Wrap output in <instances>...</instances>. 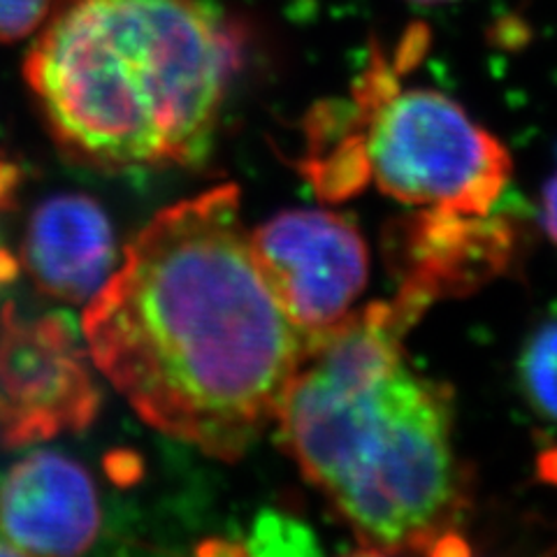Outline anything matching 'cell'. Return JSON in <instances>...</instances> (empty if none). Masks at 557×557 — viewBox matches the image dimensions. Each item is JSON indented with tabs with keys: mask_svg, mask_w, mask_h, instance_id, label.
<instances>
[{
	"mask_svg": "<svg viewBox=\"0 0 557 557\" xmlns=\"http://www.w3.org/2000/svg\"><path fill=\"white\" fill-rule=\"evenodd\" d=\"M242 47V30L205 0H67L28 51L24 77L75 161L194 165Z\"/></svg>",
	"mask_w": 557,
	"mask_h": 557,
	"instance_id": "obj_3",
	"label": "cell"
},
{
	"mask_svg": "<svg viewBox=\"0 0 557 557\" xmlns=\"http://www.w3.org/2000/svg\"><path fill=\"white\" fill-rule=\"evenodd\" d=\"M513 233L499 216L421 207L393 231V260L403 276L399 295L423 311L495 278L509 263Z\"/></svg>",
	"mask_w": 557,
	"mask_h": 557,
	"instance_id": "obj_7",
	"label": "cell"
},
{
	"mask_svg": "<svg viewBox=\"0 0 557 557\" xmlns=\"http://www.w3.org/2000/svg\"><path fill=\"white\" fill-rule=\"evenodd\" d=\"M54 0H0V42L22 40L38 28Z\"/></svg>",
	"mask_w": 557,
	"mask_h": 557,
	"instance_id": "obj_12",
	"label": "cell"
},
{
	"mask_svg": "<svg viewBox=\"0 0 557 557\" xmlns=\"http://www.w3.org/2000/svg\"><path fill=\"white\" fill-rule=\"evenodd\" d=\"M100 525L86 469L54 450H38L0 483V532L20 555H77Z\"/></svg>",
	"mask_w": 557,
	"mask_h": 557,
	"instance_id": "obj_8",
	"label": "cell"
},
{
	"mask_svg": "<svg viewBox=\"0 0 557 557\" xmlns=\"http://www.w3.org/2000/svg\"><path fill=\"white\" fill-rule=\"evenodd\" d=\"M539 474L544 481L557 485V448L546 450L542 458H539Z\"/></svg>",
	"mask_w": 557,
	"mask_h": 557,
	"instance_id": "obj_17",
	"label": "cell"
},
{
	"mask_svg": "<svg viewBox=\"0 0 557 557\" xmlns=\"http://www.w3.org/2000/svg\"><path fill=\"white\" fill-rule=\"evenodd\" d=\"M247 553L253 555H311L317 553L313 534L298 520L265 511L258 516Z\"/></svg>",
	"mask_w": 557,
	"mask_h": 557,
	"instance_id": "obj_11",
	"label": "cell"
},
{
	"mask_svg": "<svg viewBox=\"0 0 557 557\" xmlns=\"http://www.w3.org/2000/svg\"><path fill=\"white\" fill-rule=\"evenodd\" d=\"M100 393L65 313L24 321L14 305L0 319V442L28 446L86 430Z\"/></svg>",
	"mask_w": 557,
	"mask_h": 557,
	"instance_id": "obj_6",
	"label": "cell"
},
{
	"mask_svg": "<svg viewBox=\"0 0 557 557\" xmlns=\"http://www.w3.org/2000/svg\"><path fill=\"white\" fill-rule=\"evenodd\" d=\"M520 376L536 411L557 423V323L544 325L528 342L520 360Z\"/></svg>",
	"mask_w": 557,
	"mask_h": 557,
	"instance_id": "obj_10",
	"label": "cell"
},
{
	"mask_svg": "<svg viewBox=\"0 0 557 557\" xmlns=\"http://www.w3.org/2000/svg\"><path fill=\"white\" fill-rule=\"evenodd\" d=\"M244 553H247V546L231 544V542H221V539H207L205 544L198 546V555H205V557H216V555H244Z\"/></svg>",
	"mask_w": 557,
	"mask_h": 557,
	"instance_id": "obj_16",
	"label": "cell"
},
{
	"mask_svg": "<svg viewBox=\"0 0 557 557\" xmlns=\"http://www.w3.org/2000/svg\"><path fill=\"white\" fill-rule=\"evenodd\" d=\"M409 3H416V5H444V3H453V0H409Z\"/></svg>",
	"mask_w": 557,
	"mask_h": 557,
	"instance_id": "obj_19",
	"label": "cell"
},
{
	"mask_svg": "<svg viewBox=\"0 0 557 557\" xmlns=\"http://www.w3.org/2000/svg\"><path fill=\"white\" fill-rule=\"evenodd\" d=\"M249 242L274 298L307 342L342 323L368 284V244L346 216L288 209Z\"/></svg>",
	"mask_w": 557,
	"mask_h": 557,
	"instance_id": "obj_5",
	"label": "cell"
},
{
	"mask_svg": "<svg viewBox=\"0 0 557 557\" xmlns=\"http://www.w3.org/2000/svg\"><path fill=\"white\" fill-rule=\"evenodd\" d=\"M104 472H108L112 483L126 487L145 476V462L135 450L119 448L104 456Z\"/></svg>",
	"mask_w": 557,
	"mask_h": 557,
	"instance_id": "obj_13",
	"label": "cell"
},
{
	"mask_svg": "<svg viewBox=\"0 0 557 557\" xmlns=\"http://www.w3.org/2000/svg\"><path fill=\"white\" fill-rule=\"evenodd\" d=\"M24 260L42 293L84 302L102 288L114 268L112 223L102 207L86 196L49 198L30 216Z\"/></svg>",
	"mask_w": 557,
	"mask_h": 557,
	"instance_id": "obj_9",
	"label": "cell"
},
{
	"mask_svg": "<svg viewBox=\"0 0 557 557\" xmlns=\"http://www.w3.org/2000/svg\"><path fill=\"white\" fill-rule=\"evenodd\" d=\"M82 327L145 423L225 462L274 421L309 346L256 263L235 184L156 214Z\"/></svg>",
	"mask_w": 557,
	"mask_h": 557,
	"instance_id": "obj_1",
	"label": "cell"
},
{
	"mask_svg": "<svg viewBox=\"0 0 557 557\" xmlns=\"http://www.w3.org/2000/svg\"><path fill=\"white\" fill-rule=\"evenodd\" d=\"M374 302L313 337L278 405L282 437L362 550H423L462 507L448 393L405 362L421 319Z\"/></svg>",
	"mask_w": 557,
	"mask_h": 557,
	"instance_id": "obj_2",
	"label": "cell"
},
{
	"mask_svg": "<svg viewBox=\"0 0 557 557\" xmlns=\"http://www.w3.org/2000/svg\"><path fill=\"white\" fill-rule=\"evenodd\" d=\"M20 274V263L5 249H0V284H8Z\"/></svg>",
	"mask_w": 557,
	"mask_h": 557,
	"instance_id": "obj_18",
	"label": "cell"
},
{
	"mask_svg": "<svg viewBox=\"0 0 557 557\" xmlns=\"http://www.w3.org/2000/svg\"><path fill=\"white\" fill-rule=\"evenodd\" d=\"M542 221L548 237L557 244V174L548 182L544 190V200H542Z\"/></svg>",
	"mask_w": 557,
	"mask_h": 557,
	"instance_id": "obj_14",
	"label": "cell"
},
{
	"mask_svg": "<svg viewBox=\"0 0 557 557\" xmlns=\"http://www.w3.org/2000/svg\"><path fill=\"white\" fill-rule=\"evenodd\" d=\"M354 110L370 180L399 202L485 214L509 182L495 135L440 91L399 89L381 54L356 84Z\"/></svg>",
	"mask_w": 557,
	"mask_h": 557,
	"instance_id": "obj_4",
	"label": "cell"
},
{
	"mask_svg": "<svg viewBox=\"0 0 557 557\" xmlns=\"http://www.w3.org/2000/svg\"><path fill=\"white\" fill-rule=\"evenodd\" d=\"M20 168L12 163H0V209H8L12 205V196L16 186H20Z\"/></svg>",
	"mask_w": 557,
	"mask_h": 557,
	"instance_id": "obj_15",
	"label": "cell"
}]
</instances>
